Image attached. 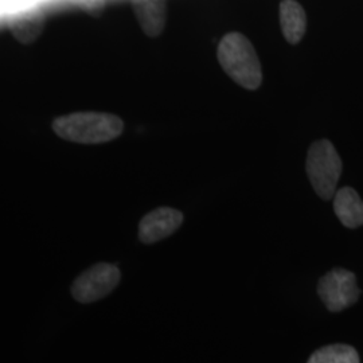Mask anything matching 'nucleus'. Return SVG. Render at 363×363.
I'll list each match as a JSON object with an SVG mask.
<instances>
[{"instance_id": "nucleus-9", "label": "nucleus", "mask_w": 363, "mask_h": 363, "mask_svg": "<svg viewBox=\"0 0 363 363\" xmlns=\"http://www.w3.org/2000/svg\"><path fill=\"white\" fill-rule=\"evenodd\" d=\"M280 25L289 43H298L306 34L307 16L296 0H283L280 3Z\"/></svg>"}, {"instance_id": "nucleus-4", "label": "nucleus", "mask_w": 363, "mask_h": 363, "mask_svg": "<svg viewBox=\"0 0 363 363\" xmlns=\"http://www.w3.org/2000/svg\"><path fill=\"white\" fill-rule=\"evenodd\" d=\"M318 294L328 311L340 312L358 301L361 289L357 286L354 273L337 268L319 280Z\"/></svg>"}, {"instance_id": "nucleus-12", "label": "nucleus", "mask_w": 363, "mask_h": 363, "mask_svg": "<svg viewBox=\"0 0 363 363\" xmlns=\"http://www.w3.org/2000/svg\"><path fill=\"white\" fill-rule=\"evenodd\" d=\"M78 3L91 15H100L104 9V0H78Z\"/></svg>"}, {"instance_id": "nucleus-5", "label": "nucleus", "mask_w": 363, "mask_h": 363, "mask_svg": "<svg viewBox=\"0 0 363 363\" xmlns=\"http://www.w3.org/2000/svg\"><path fill=\"white\" fill-rule=\"evenodd\" d=\"M121 273L116 265L99 262L81 273L72 286V295L79 303H93L109 295L120 281Z\"/></svg>"}, {"instance_id": "nucleus-3", "label": "nucleus", "mask_w": 363, "mask_h": 363, "mask_svg": "<svg viewBox=\"0 0 363 363\" xmlns=\"http://www.w3.org/2000/svg\"><path fill=\"white\" fill-rule=\"evenodd\" d=\"M306 169L315 193L330 201L337 194L342 175V160L330 140H318L308 150Z\"/></svg>"}, {"instance_id": "nucleus-10", "label": "nucleus", "mask_w": 363, "mask_h": 363, "mask_svg": "<svg viewBox=\"0 0 363 363\" xmlns=\"http://www.w3.org/2000/svg\"><path fill=\"white\" fill-rule=\"evenodd\" d=\"M9 26L13 37L21 43H31L38 38L43 30L45 15L38 9L16 13L10 19Z\"/></svg>"}, {"instance_id": "nucleus-2", "label": "nucleus", "mask_w": 363, "mask_h": 363, "mask_svg": "<svg viewBox=\"0 0 363 363\" xmlns=\"http://www.w3.org/2000/svg\"><path fill=\"white\" fill-rule=\"evenodd\" d=\"M218 61L228 76L242 88L255 91L262 82V69L250 40L240 33L226 34L218 45Z\"/></svg>"}, {"instance_id": "nucleus-1", "label": "nucleus", "mask_w": 363, "mask_h": 363, "mask_svg": "<svg viewBox=\"0 0 363 363\" xmlns=\"http://www.w3.org/2000/svg\"><path fill=\"white\" fill-rule=\"evenodd\" d=\"M52 130L61 139L79 144H101L118 138L124 130L120 117L101 112H77L57 117Z\"/></svg>"}, {"instance_id": "nucleus-6", "label": "nucleus", "mask_w": 363, "mask_h": 363, "mask_svg": "<svg viewBox=\"0 0 363 363\" xmlns=\"http://www.w3.org/2000/svg\"><path fill=\"white\" fill-rule=\"evenodd\" d=\"M183 214L172 208H159L145 214L139 223V240L144 244H154L178 230Z\"/></svg>"}, {"instance_id": "nucleus-8", "label": "nucleus", "mask_w": 363, "mask_h": 363, "mask_svg": "<svg viewBox=\"0 0 363 363\" xmlns=\"http://www.w3.org/2000/svg\"><path fill=\"white\" fill-rule=\"evenodd\" d=\"M334 211L337 220L349 229H357L363 225L362 199L351 187L337 190L334 196Z\"/></svg>"}, {"instance_id": "nucleus-11", "label": "nucleus", "mask_w": 363, "mask_h": 363, "mask_svg": "<svg viewBox=\"0 0 363 363\" xmlns=\"http://www.w3.org/2000/svg\"><path fill=\"white\" fill-rule=\"evenodd\" d=\"M307 363H359V355L347 345H331L315 351Z\"/></svg>"}, {"instance_id": "nucleus-7", "label": "nucleus", "mask_w": 363, "mask_h": 363, "mask_svg": "<svg viewBox=\"0 0 363 363\" xmlns=\"http://www.w3.org/2000/svg\"><path fill=\"white\" fill-rule=\"evenodd\" d=\"M132 6L144 33L151 38L159 37L166 26V0H132Z\"/></svg>"}]
</instances>
